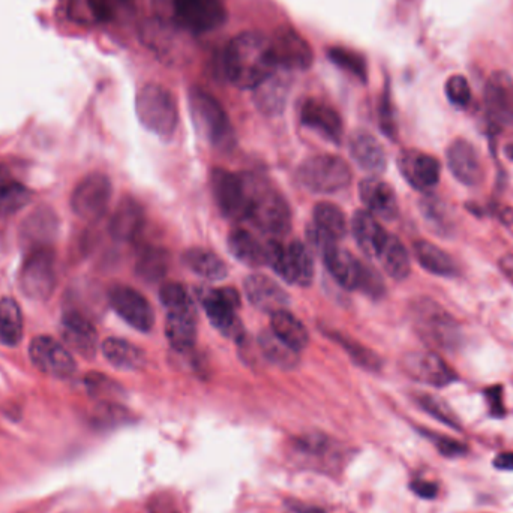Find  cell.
<instances>
[{"mask_svg": "<svg viewBox=\"0 0 513 513\" xmlns=\"http://www.w3.org/2000/svg\"><path fill=\"white\" fill-rule=\"evenodd\" d=\"M276 69L272 39L263 33H240L225 48V77L239 89L254 90Z\"/></svg>", "mask_w": 513, "mask_h": 513, "instance_id": "cell-1", "label": "cell"}, {"mask_svg": "<svg viewBox=\"0 0 513 513\" xmlns=\"http://www.w3.org/2000/svg\"><path fill=\"white\" fill-rule=\"evenodd\" d=\"M246 192V221L272 239L291 230V210L284 195L269 180L254 173L242 174Z\"/></svg>", "mask_w": 513, "mask_h": 513, "instance_id": "cell-2", "label": "cell"}, {"mask_svg": "<svg viewBox=\"0 0 513 513\" xmlns=\"http://www.w3.org/2000/svg\"><path fill=\"white\" fill-rule=\"evenodd\" d=\"M410 317L417 335L429 347L449 351V353L461 347V324L434 299L429 297L414 299L410 305Z\"/></svg>", "mask_w": 513, "mask_h": 513, "instance_id": "cell-3", "label": "cell"}, {"mask_svg": "<svg viewBox=\"0 0 513 513\" xmlns=\"http://www.w3.org/2000/svg\"><path fill=\"white\" fill-rule=\"evenodd\" d=\"M188 101L192 122L198 135L216 149L225 150L233 147V125L218 99L200 87H192L189 90Z\"/></svg>", "mask_w": 513, "mask_h": 513, "instance_id": "cell-4", "label": "cell"}, {"mask_svg": "<svg viewBox=\"0 0 513 513\" xmlns=\"http://www.w3.org/2000/svg\"><path fill=\"white\" fill-rule=\"evenodd\" d=\"M135 113L147 131L161 138L173 137L179 125L176 98L161 84L149 83L138 90Z\"/></svg>", "mask_w": 513, "mask_h": 513, "instance_id": "cell-5", "label": "cell"}, {"mask_svg": "<svg viewBox=\"0 0 513 513\" xmlns=\"http://www.w3.org/2000/svg\"><path fill=\"white\" fill-rule=\"evenodd\" d=\"M297 182L312 194H335L353 179L350 165L338 155L323 153L305 159L297 168Z\"/></svg>", "mask_w": 513, "mask_h": 513, "instance_id": "cell-6", "label": "cell"}, {"mask_svg": "<svg viewBox=\"0 0 513 513\" xmlns=\"http://www.w3.org/2000/svg\"><path fill=\"white\" fill-rule=\"evenodd\" d=\"M266 266L288 284L308 287L314 281L311 251L300 240H291L285 245L279 239H270L266 243Z\"/></svg>", "mask_w": 513, "mask_h": 513, "instance_id": "cell-7", "label": "cell"}, {"mask_svg": "<svg viewBox=\"0 0 513 513\" xmlns=\"http://www.w3.org/2000/svg\"><path fill=\"white\" fill-rule=\"evenodd\" d=\"M56 252L53 246H39L24 251L18 284L24 296L44 302L53 296L56 288Z\"/></svg>", "mask_w": 513, "mask_h": 513, "instance_id": "cell-8", "label": "cell"}, {"mask_svg": "<svg viewBox=\"0 0 513 513\" xmlns=\"http://www.w3.org/2000/svg\"><path fill=\"white\" fill-rule=\"evenodd\" d=\"M291 453L299 464L326 474L339 473L348 455L339 441L323 432H309L294 437L291 440Z\"/></svg>", "mask_w": 513, "mask_h": 513, "instance_id": "cell-9", "label": "cell"}, {"mask_svg": "<svg viewBox=\"0 0 513 513\" xmlns=\"http://www.w3.org/2000/svg\"><path fill=\"white\" fill-rule=\"evenodd\" d=\"M200 302L216 330L225 338L242 341L245 329L237 315L240 309V296L234 288H206L200 293Z\"/></svg>", "mask_w": 513, "mask_h": 513, "instance_id": "cell-10", "label": "cell"}, {"mask_svg": "<svg viewBox=\"0 0 513 513\" xmlns=\"http://www.w3.org/2000/svg\"><path fill=\"white\" fill-rule=\"evenodd\" d=\"M113 185L104 173L84 176L71 194V209L83 221L101 219L110 206Z\"/></svg>", "mask_w": 513, "mask_h": 513, "instance_id": "cell-11", "label": "cell"}, {"mask_svg": "<svg viewBox=\"0 0 513 513\" xmlns=\"http://www.w3.org/2000/svg\"><path fill=\"white\" fill-rule=\"evenodd\" d=\"M111 308L123 321L138 332L147 333L155 326V311L149 300L125 284H116L108 290Z\"/></svg>", "mask_w": 513, "mask_h": 513, "instance_id": "cell-12", "label": "cell"}, {"mask_svg": "<svg viewBox=\"0 0 513 513\" xmlns=\"http://www.w3.org/2000/svg\"><path fill=\"white\" fill-rule=\"evenodd\" d=\"M174 14L180 26L197 35L212 32L227 20L224 0H174Z\"/></svg>", "mask_w": 513, "mask_h": 513, "instance_id": "cell-13", "label": "cell"}, {"mask_svg": "<svg viewBox=\"0 0 513 513\" xmlns=\"http://www.w3.org/2000/svg\"><path fill=\"white\" fill-rule=\"evenodd\" d=\"M486 119L494 129L513 123V78L507 72L495 71L486 80L483 90Z\"/></svg>", "mask_w": 513, "mask_h": 513, "instance_id": "cell-14", "label": "cell"}, {"mask_svg": "<svg viewBox=\"0 0 513 513\" xmlns=\"http://www.w3.org/2000/svg\"><path fill=\"white\" fill-rule=\"evenodd\" d=\"M210 188L216 206L225 218L242 221L246 215V192L242 174L231 173L225 168H213Z\"/></svg>", "mask_w": 513, "mask_h": 513, "instance_id": "cell-15", "label": "cell"}, {"mask_svg": "<svg viewBox=\"0 0 513 513\" xmlns=\"http://www.w3.org/2000/svg\"><path fill=\"white\" fill-rule=\"evenodd\" d=\"M29 356L33 365L42 374L50 377L68 378L77 368V363L68 347L51 336L41 335L33 338L29 345Z\"/></svg>", "mask_w": 513, "mask_h": 513, "instance_id": "cell-16", "label": "cell"}, {"mask_svg": "<svg viewBox=\"0 0 513 513\" xmlns=\"http://www.w3.org/2000/svg\"><path fill=\"white\" fill-rule=\"evenodd\" d=\"M401 368L411 380L432 387H446L456 381L455 371L434 351L405 353Z\"/></svg>", "mask_w": 513, "mask_h": 513, "instance_id": "cell-17", "label": "cell"}, {"mask_svg": "<svg viewBox=\"0 0 513 513\" xmlns=\"http://www.w3.org/2000/svg\"><path fill=\"white\" fill-rule=\"evenodd\" d=\"M270 39L278 68L285 71H303L312 65L314 54L311 47L296 30L291 27H279Z\"/></svg>", "mask_w": 513, "mask_h": 513, "instance_id": "cell-18", "label": "cell"}, {"mask_svg": "<svg viewBox=\"0 0 513 513\" xmlns=\"http://www.w3.org/2000/svg\"><path fill=\"white\" fill-rule=\"evenodd\" d=\"M398 168L408 185L417 191H429L440 182V162L435 156L420 150H402L398 156Z\"/></svg>", "mask_w": 513, "mask_h": 513, "instance_id": "cell-19", "label": "cell"}, {"mask_svg": "<svg viewBox=\"0 0 513 513\" xmlns=\"http://www.w3.org/2000/svg\"><path fill=\"white\" fill-rule=\"evenodd\" d=\"M447 167L465 186H477L483 180V165L476 147L464 138H456L447 147Z\"/></svg>", "mask_w": 513, "mask_h": 513, "instance_id": "cell-20", "label": "cell"}, {"mask_svg": "<svg viewBox=\"0 0 513 513\" xmlns=\"http://www.w3.org/2000/svg\"><path fill=\"white\" fill-rule=\"evenodd\" d=\"M359 197L366 212L383 221H395L399 215L398 198L395 189L377 177L360 180Z\"/></svg>", "mask_w": 513, "mask_h": 513, "instance_id": "cell-21", "label": "cell"}, {"mask_svg": "<svg viewBox=\"0 0 513 513\" xmlns=\"http://www.w3.org/2000/svg\"><path fill=\"white\" fill-rule=\"evenodd\" d=\"M246 299L254 308L273 314V312L287 309L290 297L284 288L263 273H252L243 281Z\"/></svg>", "mask_w": 513, "mask_h": 513, "instance_id": "cell-22", "label": "cell"}, {"mask_svg": "<svg viewBox=\"0 0 513 513\" xmlns=\"http://www.w3.org/2000/svg\"><path fill=\"white\" fill-rule=\"evenodd\" d=\"M197 335V311L194 305L167 311L165 336L176 353L186 354L194 350Z\"/></svg>", "mask_w": 513, "mask_h": 513, "instance_id": "cell-23", "label": "cell"}, {"mask_svg": "<svg viewBox=\"0 0 513 513\" xmlns=\"http://www.w3.org/2000/svg\"><path fill=\"white\" fill-rule=\"evenodd\" d=\"M62 336L66 347L86 359H92L98 348V332L89 318L78 311H68L62 317Z\"/></svg>", "mask_w": 513, "mask_h": 513, "instance_id": "cell-24", "label": "cell"}, {"mask_svg": "<svg viewBox=\"0 0 513 513\" xmlns=\"http://www.w3.org/2000/svg\"><path fill=\"white\" fill-rule=\"evenodd\" d=\"M324 266L333 279L347 290H359L365 263L357 260L347 249L332 245L321 254Z\"/></svg>", "mask_w": 513, "mask_h": 513, "instance_id": "cell-25", "label": "cell"}, {"mask_svg": "<svg viewBox=\"0 0 513 513\" xmlns=\"http://www.w3.org/2000/svg\"><path fill=\"white\" fill-rule=\"evenodd\" d=\"M300 122L318 132L321 137L339 144L342 137V120L338 111L318 99H308L300 108Z\"/></svg>", "mask_w": 513, "mask_h": 513, "instance_id": "cell-26", "label": "cell"}, {"mask_svg": "<svg viewBox=\"0 0 513 513\" xmlns=\"http://www.w3.org/2000/svg\"><path fill=\"white\" fill-rule=\"evenodd\" d=\"M57 222L56 213L50 207H38L26 216L20 228L21 243L24 251L39 246H53L56 239Z\"/></svg>", "mask_w": 513, "mask_h": 513, "instance_id": "cell-27", "label": "cell"}, {"mask_svg": "<svg viewBox=\"0 0 513 513\" xmlns=\"http://www.w3.org/2000/svg\"><path fill=\"white\" fill-rule=\"evenodd\" d=\"M350 155L357 167L365 173L378 176L386 170L387 156L383 144L368 131H356L351 134Z\"/></svg>", "mask_w": 513, "mask_h": 513, "instance_id": "cell-28", "label": "cell"}, {"mask_svg": "<svg viewBox=\"0 0 513 513\" xmlns=\"http://www.w3.org/2000/svg\"><path fill=\"white\" fill-rule=\"evenodd\" d=\"M146 224V215L141 204L134 198L126 197L117 204L116 210L111 215L110 230L111 237L117 242H134Z\"/></svg>", "mask_w": 513, "mask_h": 513, "instance_id": "cell-29", "label": "cell"}, {"mask_svg": "<svg viewBox=\"0 0 513 513\" xmlns=\"http://www.w3.org/2000/svg\"><path fill=\"white\" fill-rule=\"evenodd\" d=\"M285 69L278 68L254 89L255 107L266 116H278L284 111L290 92V78Z\"/></svg>", "mask_w": 513, "mask_h": 513, "instance_id": "cell-30", "label": "cell"}, {"mask_svg": "<svg viewBox=\"0 0 513 513\" xmlns=\"http://www.w3.org/2000/svg\"><path fill=\"white\" fill-rule=\"evenodd\" d=\"M351 231H353L357 245L369 258L377 257L384 240L389 236L377 218L366 212L365 209L357 210L354 213L353 219H351Z\"/></svg>", "mask_w": 513, "mask_h": 513, "instance_id": "cell-31", "label": "cell"}, {"mask_svg": "<svg viewBox=\"0 0 513 513\" xmlns=\"http://www.w3.org/2000/svg\"><path fill=\"white\" fill-rule=\"evenodd\" d=\"M228 251L246 266H266V243H261L254 234L243 228H234L227 239Z\"/></svg>", "mask_w": 513, "mask_h": 513, "instance_id": "cell-32", "label": "cell"}, {"mask_svg": "<svg viewBox=\"0 0 513 513\" xmlns=\"http://www.w3.org/2000/svg\"><path fill=\"white\" fill-rule=\"evenodd\" d=\"M110 365L120 371H138L146 365V354L137 345L122 338H107L101 345Z\"/></svg>", "mask_w": 513, "mask_h": 513, "instance_id": "cell-33", "label": "cell"}, {"mask_svg": "<svg viewBox=\"0 0 513 513\" xmlns=\"http://www.w3.org/2000/svg\"><path fill=\"white\" fill-rule=\"evenodd\" d=\"M414 257L420 266L432 275L452 278L458 275V266L455 260L440 246L434 245L429 240H416L413 245Z\"/></svg>", "mask_w": 513, "mask_h": 513, "instance_id": "cell-34", "label": "cell"}, {"mask_svg": "<svg viewBox=\"0 0 513 513\" xmlns=\"http://www.w3.org/2000/svg\"><path fill=\"white\" fill-rule=\"evenodd\" d=\"M183 264L195 275L207 281H221L228 275L225 261L215 252L206 248H189L183 252Z\"/></svg>", "mask_w": 513, "mask_h": 513, "instance_id": "cell-35", "label": "cell"}, {"mask_svg": "<svg viewBox=\"0 0 513 513\" xmlns=\"http://www.w3.org/2000/svg\"><path fill=\"white\" fill-rule=\"evenodd\" d=\"M375 260L383 267L384 272L395 279V281H404L411 272L410 255L407 248L398 237L389 234L384 240L383 246L378 251Z\"/></svg>", "mask_w": 513, "mask_h": 513, "instance_id": "cell-36", "label": "cell"}, {"mask_svg": "<svg viewBox=\"0 0 513 513\" xmlns=\"http://www.w3.org/2000/svg\"><path fill=\"white\" fill-rule=\"evenodd\" d=\"M270 315H272V320H270L272 321V332L288 347L293 348L297 353L308 347L309 332L299 318L294 317L288 309H281V311L273 312Z\"/></svg>", "mask_w": 513, "mask_h": 513, "instance_id": "cell-37", "label": "cell"}, {"mask_svg": "<svg viewBox=\"0 0 513 513\" xmlns=\"http://www.w3.org/2000/svg\"><path fill=\"white\" fill-rule=\"evenodd\" d=\"M170 269V252L162 246H144L137 255L135 272L146 282H158Z\"/></svg>", "mask_w": 513, "mask_h": 513, "instance_id": "cell-38", "label": "cell"}, {"mask_svg": "<svg viewBox=\"0 0 513 513\" xmlns=\"http://www.w3.org/2000/svg\"><path fill=\"white\" fill-rule=\"evenodd\" d=\"M258 344H260L264 357L273 365L279 366L282 369H293L299 365V353L293 350V348L288 347L282 339H279L272 332V329L264 330V332L260 333Z\"/></svg>", "mask_w": 513, "mask_h": 513, "instance_id": "cell-39", "label": "cell"}, {"mask_svg": "<svg viewBox=\"0 0 513 513\" xmlns=\"http://www.w3.org/2000/svg\"><path fill=\"white\" fill-rule=\"evenodd\" d=\"M314 225L327 236L338 242L348 231L347 218L336 204L321 201L314 207Z\"/></svg>", "mask_w": 513, "mask_h": 513, "instance_id": "cell-40", "label": "cell"}, {"mask_svg": "<svg viewBox=\"0 0 513 513\" xmlns=\"http://www.w3.org/2000/svg\"><path fill=\"white\" fill-rule=\"evenodd\" d=\"M23 338V314L12 297L0 299V341L6 345L20 344Z\"/></svg>", "mask_w": 513, "mask_h": 513, "instance_id": "cell-41", "label": "cell"}, {"mask_svg": "<svg viewBox=\"0 0 513 513\" xmlns=\"http://www.w3.org/2000/svg\"><path fill=\"white\" fill-rule=\"evenodd\" d=\"M32 200V191L14 179L0 182V221L11 218Z\"/></svg>", "mask_w": 513, "mask_h": 513, "instance_id": "cell-42", "label": "cell"}, {"mask_svg": "<svg viewBox=\"0 0 513 513\" xmlns=\"http://www.w3.org/2000/svg\"><path fill=\"white\" fill-rule=\"evenodd\" d=\"M419 206L423 219L435 234L449 236L452 233L453 221L450 218L449 207L446 206L444 201H441L435 195L426 194L420 200Z\"/></svg>", "mask_w": 513, "mask_h": 513, "instance_id": "cell-43", "label": "cell"}, {"mask_svg": "<svg viewBox=\"0 0 513 513\" xmlns=\"http://www.w3.org/2000/svg\"><path fill=\"white\" fill-rule=\"evenodd\" d=\"M327 336L336 344L341 345L345 353L350 356V359L357 366L365 369V371L378 372L383 368V359L375 351H372L371 348L365 347L356 339L348 338V336L342 335L339 332H329Z\"/></svg>", "mask_w": 513, "mask_h": 513, "instance_id": "cell-44", "label": "cell"}, {"mask_svg": "<svg viewBox=\"0 0 513 513\" xmlns=\"http://www.w3.org/2000/svg\"><path fill=\"white\" fill-rule=\"evenodd\" d=\"M416 402L423 411L437 419L438 422L444 423V425L456 429V431L461 429V420L444 399L431 395V393H419L416 396Z\"/></svg>", "mask_w": 513, "mask_h": 513, "instance_id": "cell-45", "label": "cell"}, {"mask_svg": "<svg viewBox=\"0 0 513 513\" xmlns=\"http://www.w3.org/2000/svg\"><path fill=\"white\" fill-rule=\"evenodd\" d=\"M327 56H329V59L332 60L336 66H339V68L350 72V74H353L354 77L359 78V80L366 81V74H368L366 60L365 57L360 56L356 51L348 50V48L344 47H333L330 48Z\"/></svg>", "mask_w": 513, "mask_h": 513, "instance_id": "cell-46", "label": "cell"}, {"mask_svg": "<svg viewBox=\"0 0 513 513\" xmlns=\"http://www.w3.org/2000/svg\"><path fill=\"white\" fill-rule=\"evenodd\" d=\"M131 420V413L114 401H102L93 413V423L98 428H116Z\"/></svg>", "mask_w": 513, "mask_h": 513, "instance_id": "cell-47", "label": "cell"}, {"mask_svg": "<svg viewBox=\"0 0 513 513\" xmlns=\"http://www.w3.org/2000/svg\"><path fill=\"white\" fill-rule=\"evenodd\" d=\"M86 387L90 395L101 398L102 401H113L122 393V387L116 381L110 380L107 375L92 372L86 377Z\"/></svg>", "mask_w": 513, "mask_h": 513, "instance_id": "cell-48", "label": "cell"}, {"mask_svg": "<svg viewBox=\"0 0 513 513\" xmlns=\"http://www.w3.org/2000/svg\"><path fill=\"white\" fill-rule=\"evenodd\" d=\"M444 92H446L450 104L455 105V107L465 108L470 105L471 87L464 75L455 74L447 78L446 84H444Z\"/></svg>", "mask_w": 513, "mask_h": 513, "instance_id": "cell-49", "label": "cell"}, {"mask_svg": "<svg viewBox=\"0 0 513 513\" xmlns=\"http://www.w3.org/2000/svg\"><path fill=\"white\" fill-rule=\"evenodd\" d=\"M159 300L167 311L194 305L186 288L177 282H168V284L162 285L161 291H159Z\"/></svg>", "mask_w": 513, "mask_h": 513, "instance_id": "cell-50", "label": "cell"}, {"mask_svg": "<svg viewBox=\"0 0 513 513\" xmlns=\"http://www.w3.org/2000/svg\"><path fill=\"white\" fill-rule=\"evenodd\" d=\"M378 122H380L381 131L390 140H395L396 135H398V125H396L392 99H390V93L387 90L381 96L380 107H378Z\"/></svg>", "mask_w": 513, "mask_h": 513, "instance_id": "cell-51", "label": "cell"}, {"mask_svg": "<svg viewBox=\"0 0 513 513\" xmlns=\"http://www.w3.org/2000/svg\"><path fill=\"white\" fill-rule=\"evenodd\" d=\"M423 435L434 443L437 447L438 452L443 456H449V458H455V456H462L467 452V446L462 444L461 441L455 440V438L447 437V435L434 434V432L423 431Z\"/></svg>", "mask_w": 513, "mask_h": 513, "instance_id": "cell-52", "label": "cell"}, {"mask_svg": "<svg viewBox=\"0 0 513 513\" xmlns=\"http://www.w3.org/2000/svg\"><path fill=\"white\" fill-rule=\"evenodd\" d=\"M149 513H182L179 503L170 492H156L147 501Z\"/></svg>", "mask_w": 513, "mask_h": 513, "instance_id": "cell-53", "label": "cell"}, {"mask_svg": "<svg viewBox=\"0 0 513 513\" xmlns=\"http://www.w3.org/2000/svg\"><path fill=\"white\" fill-rule=\"evenodd\" d=\"M486 402H488L489 413L494 417H503L506 410H504L503 402V389L501 386L488 387L485 390Z\"/></svg>", "mask_w": 513, "mask_h": 513, "instance_id": "cell-54", "label": "cell"}, {"mask_svg": "<svg viewBox=\"0 0 513 513\" xmlns=\"http://www.w3.org/2000/svg\"><path fill=\"white\" fill-rule=\"evenodd\" d=\"M410 488L417 497L423 498V500H432L438 494V486L434 482H429V480H413L410 483Z\"/></svg>", "mask_w": 513, "mask_h": 513, "instance_id": "cell-55", "label": "cell"}, {"mask_svg": "<svg viewBox=\"0 0 513 513\" xmlns=\"http://www.w3.org/2000/svg\"><path fill=\"white\" fill-rule=\"evenodd\" d=\"M288 509L294 513H326L323 507L314 506V504L302 503V501H288Z\"/></svg>", "mask_w": 513, "mask_h": 513, "instance_id": "cell-56", "label": "cell"}, {"mask_svg": "<svg viewBox=\"0 0 513 513\" xmlns=\"http://www.w3.org/2000/svg\"><path fill=\"white\" fill-rule=\"evenodd\" d=\"M494 467L501 471H513V452H501L492 461Z\"/></svg>", "mask_w": 513, "mask_h": 513, "instance_id": "cell-57", "label": "cell"}, {"mask_svg": "<svg viewBox=\"0 0 513 513\" xmlns=\"http://www.w3.org/2000/svg\"><path fill=\"white\" fill-rule=\"evenodd\" d=\"M501 273L509 279L510 284L513 285V254H506L498 261Z\"/></svg>", "mask_w": 513, "mask_h": 513, "instance_id": "cell-58", "label": "cell"}, {"mask_svg": "<svg viewBox=\"0 0 513 513\" xmlns=\"http://www.w3.org/2000/svg\"><path fill=\"white\" fill-rule=\"evenodd\" d=\"M498 216H500L501 222H503L506 227H513V209H510V207H500V209H498Z\"/></svg>", "mask_w": 513, "mask_h": 513, "instance_id": "cell-59", "label": "cell"}, {"mask_svg": "<svg viewBox=\"0 0 513 513\" xmlns=\"http://www.w3.org/2000/svg\"><path fill=\"white\" fill-rule=\"evenodd\" d=\"M504 153H506L510 161H513V143L507 144V146L504 147Z\"/></svg>", "mask_w": 513, "mask_h": 513, "instance_id": "cell-60", "label": "cell"}]
</instances>
